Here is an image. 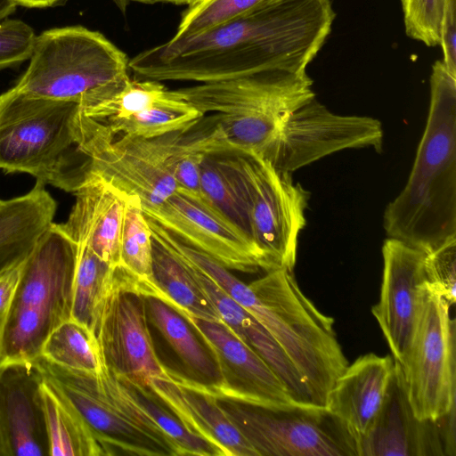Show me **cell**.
Returning a JSON list of instances; mask_svg holds the SVG:
<instances>
[{
	"label": "cell",
	"instance_id": "cell-1",
	"mask_svg": "<svg viewBox=\"0 0 456 456\" xmlns=\"http://www.w3.org/2000/svg\"><path fill=\"white\" fill-rule=\"evenodd\" d=\"M330 0H270L194 37L173 39L128 61L136 79H233L267 69L306 71L330 33Z\"/></svg>",
	"mask_w": 456,
	"mask_h": 456
},
{
	"label": "cell",
	"instance_id": "cell-2",
	"mask_svg": "<svg viewBox=\"0 0 456 456\" xmlns=\"http://www.w3.org/2000/svg\"><path fill=\"white\" fill-rule=\"evenodd\" d=\"M186 258L268 330L305 383L312 403L325 408L348 361L334 330V319L303 293L293 270H272L246 284L197 248L188 249Z\"/></svg>",
	"mask_w": 456,
	"mask_h": 456
},
{
	"label": "cell",
	"instance_id": "cell-3",
	"mask_svg": "<svg viewBox=\"0 0 456 456\" xmlns=\"http://www.w3.org/2000/svg\"><path fill=\"white\" fill-rule=\"evenodd\" d=\"M388 238L425 253L456 239V77L443 61L430 76L427 124L407 183L385 208Z\"/></svg>",
	"mask_w": 456,
	"mask_h": 456
},
{
	"label": "cell",
	"instance_id": "cell-4",
	"mask_svg": "<svg viewBox=\"0 0 456 456\" xmlns=\"http://www.w3.org/2000/svg\"><path fill=\"white\" fill-rule=\"evenodd\" d=\"M75 102L33 96L12 87L0 94V169L26 173L75 192L88 173L77 144Z\"/></svg>",
	"mask_w": 456,
	"mask_h": 456
},
{
	"label": "cell",
	"instance_id": "cell-5",
	"mask_svg": "<svg viewBox=\"0 0 456 456\" xmlns=\"http://www.w3.org/2000/svg\"><path fill=\"white\" fill-rule=\"evenodd\" d=\"M312 86L306 71L274 69L171 91L202 115H214L226 145L260 153L289 114L315 98Z\"/></svg>",
	"mask_w": 456,
	"mask_h": 456
},
{
	"label": "cell",
	"instance_id": "cell-6",
	"mask_svg": "<svg viewBox=\"0 0 456 456\" xmlns=\"http://www.w3.org/2000/svg\"><path fill=\"white\" fill-rule=\"evenodd\" d=\"M76 262L77 244L52 223L24 262L0 327V366L34 362L52 331L71 319Z\"/></svg>",
	"mask_w": 456,
	"mask_h": 456
},
{
	"label": "cell",
	"instance_id": "cell-7",
	"mask_svg": "<svg viewBox=\"0 0 456 456\" xmlns=\"http://www.w3.org/2000/svg\"><path fill=\"white\" fill-rule=\"evenodd\" d=\"M42 377L77 411L105 455L178 456L132 387L102 363L97 374L68 370L42 357Z\"/></svg>",
	"mask_w": 456,
	"mask_h": 456
},
{
	"label": "cell",
	"instance_id": "cell-8",
	"mask_svg": "<svg viewBox=\"0 0 456 456\" xmlns=\"http://www.w3.org/2000/svg\"><path fill=\"white\" fill-rule=\"evenodd\" d=\"M214 152L245 208L255 244L273 270H293L310 192L255 151L227 147Z\"/></svg>",
	"mask_w": 456,
	"mask_h": 456
},
{
	"label": "cell",
	"instance_id": "cell-9",
	"mask_svg": "<svg viewBox=\"0 0 456 456\" xmlns=\"http://www.w3.org/2000/svg\"><path fill=\"white\" fill-rule=\"evenodd\" d=\"M128 61L98 31L80 25L53 28L37 36L28 66L12 88L79 104L94 91L127 77Z\"/></svg>",
	"mask_w": 456,
	"mask_h": 456
},
{
	"label": "cell",
	"instance_id": "cell-10",
	"mask_svg": "<svg viewBox=\"0 0 456 456\" xmlns=\"http://www.w3.org/2000/svg\"><path fill=\"white\" fill-rule=\"evenodd\" d=\"M451 305L427 281L415 324L395 373L414 415L436 421L455 410V322Z\"/></svg>",
	"mask_w": 456,
	"mask_h": 456
},
{
	"label": "cell",
	"instance_id": "cell-11",
	"mask_svg": "<svg viewBox=\"0 0 456 456\" xmlns=\"http://www.w3.org/2000/svg\"><path fill=\"white\" fill-rule=\"evenodd\" d=\"M76 135L88 172L138 197L142 207H157L175 192L168 167L173 133L153 139L114 134L103 123L86 116L79 106Z\"/></svg>",
	"mask_w": 456,
	"mask_h": 456
},
{
	"label": "cell",
	"instance_id": "cell-12",
	"mask_svg": "<svg viewBox=\"0 0 456 456\" xmlns=\"http://www.w3.org/2000/svg\"><path fill=\"white\" fill-rule=\"evenodd\" d=\"M258 456H356V444L326 408L270 409L219 399Z\"/></svg>",
	"mask_w": 456,
	"mask_h": 456
},
{
	"label": "cell",
	"instance_id": "cell-13",
	"mask_svg": "<svg viewBox=\"0 0 456 456\" xmlns=\"http://www.w3.org/2000/svg\"><path fill=\"white\" fill-rule=\"evenodd\" d=\"M94 334L102 363L120 379L149 387L164 372L148 328L144 282L121 265L113 269Z\"/></svg>",
	"mask_w": 456,
	"mask_h": 456
},
{
	"label": "cell",
	"instance_id": "cell-14",
	"mask_svg": "<svg viewBox=\"0 0 456 456\" xmlns=\"http://www.w3.org/2000/svg\"><path fill=\"white\" fill-rule=\"evenodd\" d=\"M383 137L379 120L333 113L314 98L289 114L258 154L277 170L292 174L342 150L372 147L381 151Z\"/></svg>",
	"mask_w": 456,
	"mask_h": 456
},
{
	"label": "cell",
	"instance_id": "cell-15",
	"mask_svg": "<svg viewBox=\"0 0 456 456\" xmlns=\"http://www.w3.org/2000/svg\"><path fill=\"white\" fill-rule=\"evenodd\" d=\"M144 215L185 243L208 254L229 270L255 273L272 267L264 253L203 198L175 191Z\"/></svg>",
	"mask_w": 456,
	"mask_h": 456
},
{
	"label": "cell",
	"instance_id": "cell-16",
	"mask_svg": "<svg viewBox=\"0 0 456 456\" xmlns=\"http://www.w3.org/2000/svg\"><path fill=\"white\" fill-rule=\"evenodd\" d=\"M214 356L222 377L218 399L270 409L298 405L268 363L224 322L184 316Z\"/></svg>",
	"mask_w": 456,
	"mask_h": 456
},
{
	"label": "cell",
	"instance_id": "cell-17",
	"mask_svg": "<svg viewBox=\"0 0 456 456\" xmlns=\"http://www.w3.org/2000/svg\"><path fill=\"white\" fill-rule=\"evenodd\" d=\"M426 253L400 240L382 246L383 272L379 302L371 308L395 362L405 354L415 324Z\"/></svg>",
	"mask_w": 456,
	"mask_h": 456
},
{
	"label": "cell",
	"instance_id": "cell-18",
	"mask_svg": "<svg viewBox=\"0 0 456 456\" xmlns=\"http://www.w3.org/2000/svg\"><path fill=\"white\" fill-rule=\"evenodd\" d=\"M42 379L33 362L0 366V456H50Z\"/></svg>",
	"mask_w": 456,
	"mask_h": 456
},
{
	"label": "cell",
	"instance_id": "cell-19",
	"mask_svg": "<svg viewBox=\"0 0 456 456\" xmlns=\"http://www.w3.org/2000/svg\"><path fill=\"white\" fill-rule=\"evenodd\" d=\"M454 413L436 421L417 419L395 373L370 433L357 445V456L445 455L454 445Z\"/></svg>",
	"mask_w": 456,
	"mask_h": 456
},
{
	"label": "cell",
	"instance_id": "cell-20",
	"mask_svg": "<svg viewBox=\"0 0 456 456\" xmlns=\"http://www.w3.org/2000/svg\"><path fill=\"white\" fill-rule=\"evenodd\" d=\"M149 388L192 433L212 444L221 456H258L217 397L168 366Z\"/></svg>",
	"mask_w": 456,
	"mask_h": 456
},
{
	"label": "cell",
	"instance_id": "cell-21",
	"mask_svg": "<svg viewBox=\"0 0 456 456\" xmlns=\"http://www.w3.org/2000/svg\"><path fill=\"white\" fill-rule=\"evenodd\" d=\"M394 374L393 357L365 354L348 363L329 393L325 408L353 437L356 450L381 412Z\"/></svg>",
	"mask_w": 456,
	"mask_h": 456
},
{
	"label": "cell",
	"instance_id": "cell-22",
	"mask_svg": "<svg viewBox=\"0 0 456 456\" xmlns=\"http://www.w3.org/2000/svg\"><path fill=\"white\" fill-rule=\"evenodd\" d=\"M66 222L60 224L76 243H86L112 267L120 264V235L127 194L102 176L88 172L74 192Z\"/></svg>",
	"mask_w": 456,
	"mask_h": 456
},
{
	"label": "cell",
	"instance_id": "cell-23",
	"mask_svg": "<svg viewBox=\"0 0 456 456\" xmlns=\"http://www.w3.org/2000/svg\"><path fill=\"white\" fill-rule=\"evenodd\" d=\"M186 262L217 309L222 322L268 363L298 405L316 406L300 376L268 330L209 276Z\"/></svg>",
	"mask_w": 456,
	"mask_h": 456
},
{
	"label": "cell",
	"instance_id": "cell-24",
	"mask_svg": "<svg viewBox=\"0 0 456 456\" xmlns=\"http://www.w3.org/2000/svg\"><path fill=\"white\" fill-rule=\"evenodd\" d=\"M57 204L37 182L28 193L0 204V273L24 261L53 223Z\"/></svg>",
	"mask_w": 456,
	"mask_h": 456
},
{
	"label": "cell",
	"instance_id": "cell-25",
	"mask_svg": "<svg viewBox=\"0 0 456 456\" xmlns=\"http://www.w3.org/2000/svg\"><path fill=\"white\" fill-rule=\"evenodd\" d=\"M148 320L156 327L183 363L193 382L216 397L222 385L217 363L192 326L161 299L145 295Z\"/></svg>",
	"mask_w": 456,
	"mask_h": 456
},
{
	"label": "cell",
	"instance_id": "cell-26",
	"mask_svg": "<svg viewBox=\"0 0 456 456\" xmlns=\"http://www.w3.org/2000/svg\"><path fill=\"white\" fill-rule=\"evenodd\" d=\"M152 296L182 316L222 322L217 309L195 277L191 265L152 237Z\"/></svg>",
	"mask_w": 456,
	"mask_h": 456
},
{
	"label": "cell",
	"instance_id": "cell-27",
	"mask_svg": "<svg viewBox=\"0 0 456 456\" xmlns=\"http://www.w3.org/2000/svg\"><path fill=\"white\" fill-rule=\"evenodd\" d=\"M40 390L50 455L104 456L94 434L71 403L44 379Z\"/></svg>",
	"mask_w": 456,
	"mask_h": 456
},
{
	"label": "cell",
	"instance_id": "cell-28",
	"mask_svg": "<svg viewBox=\"0 0 456 456\" xmlns=\"http://www.w3.org/2000/svg\"><path fill=\"white\" fill-rule=\"evenodd\" d=\"M76 244L71 319L94 333L114 267L101 260L86 243Z\"/></svg>",
	"mask_w": 456,
	"mask_h": 456
},
{
	"label": "cell",
	"instance_id": "cell-29",
	"mask_svg": "<svg viewBox=\"0 0 456 456\" xmlns=\"http://www.w3.org/2000/svg\"><path fill=\"white\" fill-rule=\"evenodd\" d=\"M202 116L191 104L167 89L166 94L146 110L126 119L102 123L114 134L153 139L180 130Z\"/></svg>",
	"mask_w": 456,
	"mask_h": 456
},
{
	"label": "cell",
	"instance_id": "cell-30",
	"mask_svg": "<svg viewBox=\"0 0 456 456\" xmlns=\"http://www.w3.org/2000/svg\"><path fill=\"white\" fill-rule=\"evenodd\" d=\"M40 357L60 367L89 374H97L102 366L94 333L72 319L52 331Z\"/></svg>",
	"mask_w": 456,
	"mask_h": 456
},
{
	"label": "cell",
	"instance_id": "cell-31",
	"mask_svg": "<svg viewBox=\"0 0 456 456\" xmlns=\"http://www.w3.org/2000/svg\"><path fill=\"white\" fill-rule=\"evenodd\" d=\"M151 232L142 202L138 197L127 195L120 235L119 265L139 281L151 284Z\"/></svg>",
	"mask_w": 456,
	"mask_h": 456
},
{
	"label": "cell",
	"instance_id": "cell-32",
	"mask_svg": "<svg viewBox=\"0 0 456 456\" xmlns=\"http://www.w3.org/2000/svg\"><path fill=\"white\" fill-rule=\"evenodd\" d=\"M200 186L202 198L255 244L245 208L215 152L206 153L202 159Z\"/></svg>",
	"mask_w": 456,
	"mask_h": 456
},
{
	"label": "cell",
	"instance_id": "cell-33",
	"mask_svg": "<svg viewBox=\"0 0 456 456\" xmlns=\"http://www.w3.org/2000/svg\"><path fill=\"white\" fill-rule=\"evenodd\" d=\"M270 0H203L189 7L173 39L191 37L240 17Z\"/></svg>",
	"mask_w": 456,
	"mask_h": 456
},
{
	"label": "cell",
	"instance_id": "cell-34",
	"mask_svg": "<svg viewBox=\"0 0 456 456\" xmlns=\"http://www.w3.org/2000/svg\"><path fill=\"white\" fill-rule=\"evenodd\" d=\"M127 383L132 387L140 401L161 429L173 442L178 456H221L220 452L212 444L189 430L149 387H139L129 382Z\"/></svg>",
	"mask_w": 456,
	"mask_h": 456
},
{
	"label": "cell",
	"instance_id": "cell-35",
	"mask_svg": "<svg viewBox=\"0 0 456 456\" xmlns=\"http://www.w3.org/2000/svg\"><path fill=\"white\" fill-rule=\"evenodd\" d=\"M448 0H401L407 36L428 46L439 45Z\"/></svg>",
	"mask_w": 456,
	"mask_h": 456
},
{
	"label": "cell",
	"instance_id": "cell-36",
	"mask_svg": "<svg viewBox=\"0 0 456 456\" xmlns=\"http://www.w3.org/2000/svg\"><path fill=\"white\" fill-rule=\"evenodd\" d=\"M426 281L452 306L456 300V239L426 253Z\"/></svg>",
	"mask_w": 456,
	"mask_h": 456
},
{
	"label": "cell",
	"instance_id": "cell-37",
	"mask_svg": "<svg viewBox=\"0 0 456 456\" xmlns=\"http://www.w3.org/2000/svg\"><path fill=\"white\" fill-rule=\"evenodd\" d=\"M37 35L21 20L0 21V70L19 66L30 59Z\"/></svg>",
	"mask_w": 456,
	"mask_h": 456
},
{
	"label": "cell",
	"instance_id": "cell-38",
	"mask_svg": "<svg viewBox=\"0 0 456 456\" xmlns=\"http://www.w3.org/2000/svg\"><path fill=\"white\" fill-rule=\"evenodd\" d=\"M443 62L449 73L456 77V0H448L440 30Z\"/></svg>",
	"mask_w": 456,
	"mask_h": 456
},
{
	"label": "cell",
	"instance_id": "cell-39",
	"mask_svg": "<svg viewBox=\"0 0 456 456\" xmlns=\"http://www.w3.org/2000/svg\"><path fill=\"white\" fill-rule=\"evenodd\" d=\"M25 260L0 273V327L5 320L13 301Z\"/></svg>",
	"mask_w": 456,
	"mask_h": 456
},
{
	"label": "cell",
	"instance_id": "cell-40",
	"mask_svg": "<svg viewBox=\"0 0 456 456\" xmlns=\"http://www.w3.org/2000/svg\"><path fill=\"white\" fill-rule=\"evenodd\" d=\"M19 6L26 8H47L62 5L66 0H13Z\"/></svg>",
	"mask_w": 456,
	"mask_h": 456
},
{
	"label": "cell",
	"instance_id": "cell-41",
	"mask_svg": "<svg viewBox=\"0 0 456 456\" xmlns=\"http://www.w3.org/2000/svg\"><path fill=\"white\" fill-rule=\"evenodd\" d=\"M17 6L13 0H0V21L13 13Z\"/></svg>",
	"mask_w": 456,
	"mask_h": 456
},
{
	"label": "cell",
	"instance_id": "cell-42",
	"mask_svg": "<svg viewBox=\"0 0 456 456\" xmlns=\"http://www.w3.org/2000/svg\"><path fill=\"white\" fill-rule=\"evenodd\" d=\"M134 2H138L142 4H156V3H169L177 5L185 4L189 7L193 6L203 0H132Z\"/></svg>",
	"mask_w": 456,
	"mask_h": 456
},
{
	"label": "cell",
	"instance_id": "cell-43",
	"mask_svg": "<svg viewBox=\"0 0 456 456\" xmlns=\"http://www.w3.org/2000/svg\"><path fill=\"white\" fill-rule=\"evenodd\" d=\"M118 9L122 12L126 13L127 6L131 0H112Z\"/></svg>",
	"mask_w": 456,
	"mask_h": 456
},
{
	"label": "cell",
	"instance_id": "cell-44",
	"mask_svg": "<svg viewBox=\"0 0 456 456\" xmlns=\"http://www.w3.org/2000/svg\"><path fill=\"white\" fill-rule=\"evenodd\" d=\"M2 200H0V204H1Z\"/></svg>",
	"mask_w": 456,
	"mask_h": 456
}]
</instances>
